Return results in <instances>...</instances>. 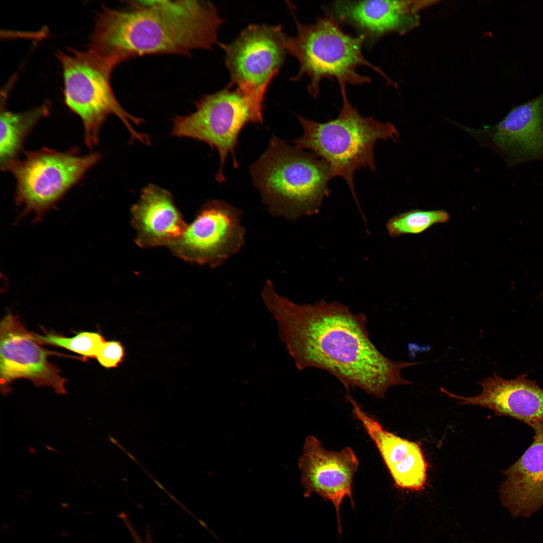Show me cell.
<instances>
[{
    "instance_id": "obj_6",
    "label": "cell",
    "mask_w": 543,
    "mask_h": 543,
    "mask_svg": "<svg viewBox=\"0 0 543 543\" xmlns=\"http://www.w3.org/2000/svg\"><path fill=\"white\" fill-rule=\"evenodd\" d=\"M56 55L62 69L64 103L81 119L88 147L98 144L101 128L110 115L122 121L132 140L150 144L149 136L132 126L144 121L126 112L114 94L110 77L114 67L88 50L71 49L68 53L59 51Z\"/></svg>"
},
{
    "instance_id": "obj_16",
    "label": "cell",
    "mask_w": 543,
    "mask_h": 543,
    "mask_svg": "<svg viewBox=\"0 0 543 543\" xmlns=\"http://www.w3.org/2000/svg\"><path fill=\"white\" fill-rule=\"evenodd\" d=\"M530 427L533 440L523 454L502 472V504L514 517H529L543 506V421Z\"/></svg>"
},
{
    "instance_id": "obj_2",
    "label": "cell",
    "mask_w": 543,
    "mask_h": 543,
    "mask_svg": "<svg viewBox=\"0 0 543 543\" xmlns=\"http://www.w3.org/2000/svg\"><path fill=\"white\" fill-rule=\"evenodd\" d=\"M124 8H104L87 50L114 67L147 54H189L218 43L223 20L210 2L133 1Z\"/></svg>"
},
{
    "instance_id": "obj_15",
    "label": "cell",
    "mask_w": 543,
    "mask_h": 543,
    "mask_svg": "<svg viewBox=\"0 0 543 543\" xmlns=\"http://www.w3.org/2000/svg\"><path fill=\"white\" fill-rule=\"evenodd\" d=\"M489 133L509 166L542 160L543 93L513 106Z\"/></svg>"
},
{
    "instance_id": "obj_4",
    "label": "cell",
    "mask_w": 543,
    "mask_h": 543,
    "mask_svg": "<svg viewBox=\"0 0 543 543\" xmlns=\"http://www.w3.org/2000/svg\"><path fill=\"white\" fill-rule=\"evenodd\" d=\"M342 104L338 117L319 123L298 116L302 135L293 141L297 148L311 151L330 165L332 177L344 178L357 202L354 184L355 171L361 168L376 170L374 149L380 139L395 141L394 126L373 117L361 116L348 101L345 85H340Z\"/></svg>"
},
{
    "instance_id": "obj_18",
    "label": "cell",
    "mask_w": 543,
    "mask_h": 543,
    "mask_svg": "<svg viewBox=\"0 0 543 543\" xmlns=\"http://www.w3.org/2000/svg\"><path fill=\"white\" fill-rule=\"evenodd\" d=\"M131 213V224L136 231L135 242L141 247H168L183 235L188 226L171 194L153 184L142 190Z\"/></svg>"
},
{
    "instance_id": "obj_23",
    "label": "cell",
    "mask_w": 543,
    "mask_h": 543,
    "mask_svg": "<svg viewBox=\"0 0 543 543\" xmlns=\"http://www.w3.org/2000/svg\"><path fill=\"white\" fill-rule=\"evenodd\" d=\"M119 516L126 525L134 543H154L152 530L149 525H147L146 527L145 535L142 537L134 527L128 516L125 513H120Z\"/></svg>"
},
{
    "instance_id": "obj_22",
    "label": "cell",
    "mask_w": 543,
    "mask_h": 543,
    "mask_svg": "<svg viewBox=\"0 0 543 543\" xmlns=\"http://www.w3.org/2000/svg\"><path fill=\"white\" fill-rule=\"evenodd\" d=\"M125 356V348L121 342L105 340L99 350L96 358L102 366L107 369H112L117 367L122 363Z\"/></svg>"
},
{
    "instance_id": "obj_3",
    "label": "cell",
    "mask_w": 543,
    "mask_h": 543,
    "mask_svg": "<svg viewBox=\"0 0 543 543\" xmlns=\"http://www.w3.org/2000/svg\"><path fill=\"white\" fill-rule=\"evenodd\" d=\"M250 171L269 212L290 220L317 214L333 178L326 161L274 135Z\"/></svg>"
},
{
    "instance_id": "obj_5",
    "label": "cell",
    "mask_w": 543,
    "mask_h": 543,
    "mask_svg": "<svg viewBox=\"0 0 543 543\" xmlns=\"http://www.w3.org/2000/svg\"><path fill=\"white\" fill-rule=\"evenodd\" d=\"M294 16L296 34L293 37L287 36L286 40L287 52L299 64L298 73L292 80L298 81L308 76L310 83L307 90L311 97H318L320 83L325 78L337 80L339 86L369 83L371 78L357 71L363 66L372 69L391 82L380 67L364 55V38L345 32L331 15L325 13L323 17L308 24L299 22Z\"/></svg>"
},
{
    "instance_id": "obj_11",
    "label": "cell",
    "mask_w": 543,
    "mask_h": 543,
    "mask_svg": "<svg viewBox=\"0 0 543 543\" xmlns=\"http://www.w3.org/2000/svg\"><path fill=\"white\" fill-rule=\"evenodd\" d=\"M67 355L48 350L35 339L17 315L7 314L0 324V384L4 395L11 391V384L26 379L37 387L52 388L58 394L66 393V380L58 368L50 363V355Z\"/></svg>"
},
{
    "instance_id": "obj_1",
    "label": "cell",
    "mask_w": 543,
    "mask_h": 543,
    "mask_svg": "<svg viewBox=\"0 0 543 543\" xmlns=\"http://www.w3.org/2000/svg\"><path fill=\"white\" fill-rule=\"evenodd\" d=\"M261 295L298 370L326 371L346 390L357 387L381 399L392 387L412 383L401 372L418 363L395 361L382 353L370 339L364 314L335 301L296 304L278 294L269 281Z\"/></svg>"
},
{
    "instance_id": "obj_14",
    "label": "cell",
    "mask_w": 543,
    "mask_h": 543,
    "mask_svg": "<svg viewBox=\"0 0 543 543\" xmlns=\"http://www.w3.org/2000/svg\"><path fill=\"white\" fill-rule=\"evenodd\" d=\"M478 383L482 391L473 397L458 396L443 388L440 391L460 404L486 407L496 415L514 418L530 427L543 421V389L526 374L508 380L494 373Z\"/></svg>"
},
{
    "instance_id": "obj_13",
    "label": "cell",
    "mask_w": 543,
    "mask_h": 543,
    "mask_svg": "<svg viewBox=\"0 0 543 543\" xmlns=\"http://www.w3.org/2000/svg\"><path fill=\"white\" fill-rule=\"evenodd\" d=\"M426 1L362 0L335 1L325 7L341 25L352 27L370 46L387 34H403L419 23V11Z\"/></svg>"
},
{
    "instance_id": "obj_12",
    "label": "cell",
    "mask_w": 543,
    "mask_h": 543,
    "mask_svg": "<svg viewBox=\"0 0 543 543\" xmlns=\"http://www.w3.org/2000/svg\"><path fill=\"white\" fill-rule=\"evenodd\" d=\"M298 466L304 496L316 493L330 500L335 509L340 532V508L344 498L348 497L354 506L352 485L359 461L353 450L349 447L338 451L328 450L317 437L309 435L305 439Z\"/></svg>"
},
{
    "instance_id": "obj_9",
    "label": "cell",
    "mask_w": 543,
    "mask_h": 543,
    "mask_svg": "<svg viewBox=\"0 0 543 543\" xmlns=\"http://www.w3.org/2000/svg\"><path fill=\"white\" fill-rule=\"evenodd\" d=\"M196 109L187 115L173 120L172 134L204 142L216 149L220 163L216 178L225 180L223 168L229 154L237 163L235 150L244 127L252 122L251 108L246 98L236 87L228 84L217 92L205 95L197 101Z\"/></svg>"
},
{
    "instance_id": "obj_10",
    "label": "cell",
    "mask_w": 543,
    "mask_h": 543,
    "mask_svg": "<svg viewBox=\"0 0 543 543\" xmlns=\"http://www.w3.org/2000/svg\"><path fill=\"white\" fill-rule=\"evenodd\" d=\"M242 211L224 201L211 200L183 235L168 247L177 257L212 267L222 265L245 243Z\"/></svg>"
},
{
    "instance_id": "obj_17",
    "label": "cell",
    "mask_w": 543,
    "mask_h": 543,
    "mask_svg": "<svg viewBox=\"0 0 543 543\" xmlns=\"http://www.w3.org/2000/svg\"><path fill=\"white\" fill-rule=\"evenodd\" d=\"M346 398L354 415L379 451L395 486L403 489L422 490L427 480V465L419 444L385 429L363 410L349 393Z\"/></svg>"
},
{
    "instance_id": "obj_7",
    "label": "cell",
    "mask_w": 543,
    "mask_h": 543,
    "mask_svg": "<svg viewBox=\"0 0 543 543\" xmlns=\"http://www.w3.org/2000/svg\"><path fill=\"white\" fill-rule=\"evenodd\" d=\"M101 157L97 152L80 155L77 149L60 152L44 147L12 162L7 170L16 179L15 199L22 214L33 213L40 220Z\"/></svg>"
},
{
    "instance_id": "obj_20",
    "label": "cell",
    "mask_w": 543,
    "mask_h": 543,
    "mask_svg": "<svg viewBox=\"0 0 543 543\" xmlns=\"http://www.w3.org/2000/svg\"><path fill=\"white\" fill-rule=\"evenodd\" d=\"M449 219V214L442 210H412L390 219L387 229L389 235L393 237L404 234H418L435 224L446 223Z\"/></svg>"
},
{
    "instance_id": "obj_8",
    "label": "cell",
    "mask_w": 543,
    "mask_h": 543,
    "mask_svg": "<svg viewBox=\"0 0 543 543\" xmlns=\"http://www.w3.org/2000/svg\"><path fill=\"white\" fill-rule=\"evenodd\" d=\"M287 35L281 25H250L232 42L220 43L229 84L248 100L252 123H262L267 89L284 64Z\"/></svg>"
},
{
    "instance_id": "obj_19",
    "label": "cell",
    "mask_w": 543,
    "mask_h": 543,
    "mask_svg": "<svg viewBox=\"0 0 543 543\" xmlns=\"http://www.w3.org/2000/svg\"><path fill=\"white\" fill-rule=\"evenodd\" d=\"M49 102L23 112L4 109L1 113V168L7 170L9 165L18 159L23 143L33 127L50 113Z\"/></svg>"
},
{
    "instance_id": "obj_21",
    "label": "cell",
    "mask_w": 543,
    "mask_h": 543,
    "mask_svg": "<svg viewBox=\"0 0 543 543\" xmlns=\"http://www.w3.org/2000/svg\"><path fill=\"white\" fill-rule=\"evenodd\" d=\"M44 331V334L33 333L34 338L41 345L58 346L80 354L84 357L96 358L97 354L105 341L98 332L83 331L74 336L67 337L53 331Z\"/></svg>"
}]
</instances>
